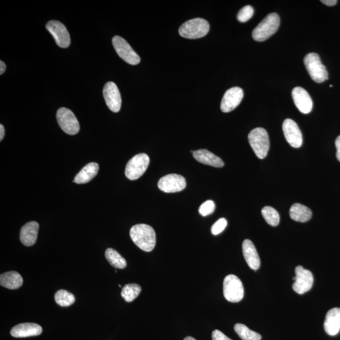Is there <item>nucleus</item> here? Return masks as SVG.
<instances>
[{
	"instance_id": "2",
	"label": "nucleus",
	"mask_w": 340,
	"mask_h": 340,
	"mask_svg": "<svg viewBox=\"0 0 340 340\" xmlns=\"http://www.w3.org/2000/svg\"><path fill=\"white\" fill-rule=\"evenodd\" d=\"M281 19L276 13H271L255 27L252 36L256 41H265L278 30Z\"/></svg>"
},
{
	"instance_id": "24",
	"label": "nucleus",
	"mask_w": 340,
	"mask_h": 340,
	"mask_svg": "<svg viewBox=\"0 0 340 340\" xmlns=\"http://www.w3.org/2000/svg\"><path fill=\"white\" fill-rule=\"evenodd\" d=\"M290 217L293 221L306 222L312 217V211L307 207L303 204L296 203L293 204L290 209Z\"/></svg>"
},
{
	"instance_id": "20",
	"label": "nucleus",
	"mask_w": 340,
	"mask_h": 340,
	"mask_svg": "<svg viewBox=\"0 0 340 340\" xmlns=\"http://www.w3.org/2000/svg\"><path fill=\"white\" fill-rule=\"evenodd\" d=\"M243 253L244 259L252 270H257L260 266V259L257 250L250 239H245L243 243Z\"/></svg>"
},
{
	"instance_id": "22",
	"label": "nucleus",
	"mask_w": 340,
	"mask_h": 340,
	"mask_svg": "<svg viewBox=\"0 0 340 340\" xmlns=\"http://www.w3.org/2000/svg\"><path fill=\"white\" fill-rule=\"evenodd\" d=\"M23 282L22 277L17 271H7L0 276V285L7 289H19L22 285Z\"/></svg>"
},
{
	"instance_id": "27",
	"label": "nucleus",
	"mask_w": 340,
	"mask_h": 340,
	"mask_svg": "<svg viewBox=\"0 0 340 340\" xmlns=\"http://www.w3.org/2000/svg\"><path fill=\"white\" fill-rule=\"evenodd\" d=\"M141 292L140 285L135 284H127L122 288L121 296L127 303H130L137 298Z\"/></svg>"
},
{
	"instance_id": "7",
	"label": "nucleus",
	"mask_w": 340,
	"mask_h": 340,
	"mask_svg": "<svg viewBox=\"0 0 340 340\" xmlns=\"http://www.w3.org/2000/svg\"><path fill=\"white\" fill-rule=\"evenodd\" d=\"M149 162L150 160L146 154H136L127 163L125 170L126 177L130 180L140 178L148 169Z\"/></svg>"
},
{
	"instance_id": "32",
	"label": "nucleus",
	"mask_w": 340,
	"mask_h": 340,
	"mask_svg": "<svg viewBox=\"0 0 340 340\" xmlns=\"http://www.w3.org/2000/svg\"><path fill=\"white\" fill-rule=\"evenodd\" d=\"M228 224L227 220L225 218H221L217 222H215L211 228L212 234L214 235H217L221 233L226 228Z\"/></svg>"
},
{
	"instance_id": "5",
	"label": "nucleus",
	"mask_w": 340,
	"mask_h": 340,
	"mask_svg": "<svg viewBox=\"0 0 340 340\" xmlns=\"http://www.w3.org/2000/svg\"><path fill=\"white\" fill-rule=\"evenodd\" d=\"M304 62L310 77L315 82L321 83L328 80V73L318 54L311 53L307 54L304 59Z\"/></svg>"
},
{
	"instance_id": "30",
	"label": "nucleus",
	"mask_w": 340,
	"mask_h": 340,
	"mask_svg": "<svg viewBox=\"0 0 340 340\" xmlns=\"http://www.w3.org/2000/svg\"><path fill=\"white\" fill-rule=\"evenodd\" d=\"M254 13V8L250 5H246L239 11L237 15L238 20L241 23L246 22L252 18Z\"/></svg>"
},
{
	"instance_id": "28",
	"label": "nucleus",
	"mask_w": 340,
	"mask_h": 340,
	"mask_svg": "<svg viewBox=\"0 0 340 340\" xmlns=\"http://www.w3.org/2000/svg\"><path fill=\"white\" fill-rule=\"evenodd\" d=\"M56 303L62 307H68L75 303V296L65 290H59L54 296Z\"/></svg>"
},
{
	"instance_id": "6",
	"label": "nucleus",
	"mask_w": 340,
	"mask_h": 340,
	"mask_svg": "<svg viewBox=\"0 0 340 340\" xmlns=\"http://www.w3.org/2000/svg\"><path fill=\"white\" fill-rule=\"evenodd\" d=\"M223 293L227 301L231 303H238L244 297L243 283L235 275H229L225 277L223 282Z\"/></svg>"
},
{
	"instance_id": "15",
	"label": "nucleus",
	"mask_w": 340,
	"mask_h": 340,
	"mask_svg": "<svg viewBox=\"0 0 340 340\" xmlns=\"http://www.w3.org/2000/svg\"><path fill=\"white\" fill-rule=\"evenodd\" d=\"M244 96L243 90L239 87H233L226 92L223 97L221 109L224 113L235 110L243 100Z\"/></svg>"
},
{
	"instance_id": "1",
	"label": "nucleus",
	"mask_w": 340,
	"mask_h": 340,
	"mask_svg": "<svg viewBox=\"0 0 340 340\" xmlns=\"http://www.w3.org/2000/svg\"><path fill=\"white\" fill-rule=\"evenodd\" d=\"M130 236L135 245L146 252H151L156 246V233L150 225L136 224L130 230Z\"/></svg>"
},
{
	"instance_id": "34",
	"label": "nucleus",
	"mask_w": 340,
	"mask_h": 340,
	"mask_svg": "<svg viewBox=\"0 0 340 340\" xmlns=\"http://www.w3.org/2000/svg\"><path fill=\"white\" fill-rule=\"evenodd\" d=\"M335 146L336 148V158L340 162V135L336 138Z\"/></svg>"
},
{
	"instance_id": "10",
	"label": "nucleus",
	"mask_w": 340,
	"mask_h": 340,
	"mask_svg": "<svg viewBox=\"0 0 340 340\" xmlns=\"http://www.w3.org/2000/svg\"><path fill=\"white\" fill-rule=\"evenodd\" d=\"M293 280L294 281L292 285L293 290L299 294L308 292L313 285L314 278L311 272L302 266H296V277Z\"/></svg>"
},
{
	"instance_id": "18",
	"label": "nucleus",
	"mask_w": 340,
	"mask_h": 340,
	"mask_svg": "<svg viewBox=\"0 0 340 340\" xmlns=\"http://www.w3.org/2000/svg\"><path fill=\"white\" fill-rule=\"evenodd\" d=\"M39 225L37 222H27L20 230V239L21 243L26 246H32L36 243Z\"/></svg>"
},
{
	"instance_id": "13",
	"label": "nucleus",
	"mask_w": 340,
	"mask_h": 340,
	"mask_svg": "<svg viewBox=\"0 0 340 340\" xmlns=\"http://www.w3.org/2000/svg\"><path fill=\"white\" fill-rule=\"evenodd\" d=\"M103 95L108 108L114 113L119 112L121 108L122 99L116 83L111 81L106 83L103 89Z\"/></svg>"
},
{
	"instance_id": "31",
	"label": "nucleus",
	"mask_w": 340,
	"mask_h": 340,
	"mask_svg": "<svg viewBox=\"0 0 340 340\" xmlns=\"http://www.w3.org/2000/svg\"><path fill=\"white\" fill-rule=\"evenodd\" d=\"M216 209V205L214 201L211 200H207L206 202H203L199 208V213L202 216H209L213 214Z\"/></svg>"
},
{
	"instance_id": "29",
	"label": "nucleus",
	"mask_w": 340,
	"mask_h": 340,
	"mask_svg": "<svg viewBox=\"0 0 340 340\" xmlns=\"http://www.w3.org/2000/svg\"><path fill=\"white\" fill-rule=\"evenodd\" d=\"M263 218L271 226H277L280 222V216L278 212L270 206H266L262 210Z\"/></svg>"
},
{
	"instance_id": "25",
	"label": "nucleus",
	"mask_w": 340,
	"mask_h": 340,
	"mask_svg": "<svg viewBox=\"0 0 340 340\" xmlns=\"http://www.w3.org/2000/svg\"><path fill=\"white\" fill-rule=\"evenodd\" d=\"M105 256L106 259L114 267L119 269H123L126 267L127 262L126 260L116 250L113 248H108L105 251Z\"/></svg>"
},
{
	"instance_id": "26",
	"label": "nucleus",
	"mask_w": 340,
	"mask_h": 340,
	"mask_svg": "<svg viewBox=\"0 0 340 340\" xmlns=\"http://www.w3.org/2000/svg\"><path fill=\"white\" fill-rule=\"evenodd\" d=\"M235 330L238 336L243 340H261L262 336L260 334L250 330L243 324L238 323L235 326Z\"/></svg>"
},
{
	"instance_id": "12",
	"label": "nucleus",
	"mask_w": 340,
	"mask_h": 340,
	"mask_svg": "<svg viewBox=\"0 0 340 340\" xmlns=\"http://www.w3.org/2000/svg\"><path fill=\"white\" fill-rule=\"evenodd\" d=\"M186 179L177 174H169L160 179L157 187L165 193H175L186 189Z\"/></svg>"
},
{
	"instance_id": "11",
	"label": "nucleus",
	"mask_w": 340,
	"mask_h": 340,
	"mask_svg": "<svg viewBox=\"0 0 340 340\" xmlns=\"http://www.w3.org/2000/svg\"><path fill=\"white\" fill-rule=\"evenodd\" d=\"M46 29L53 35L56 44L61 48L69 47L71 39L69 32L63 24L57 20H51L46 24Z\"/></svg>"
},
{
	"instance_id": "3",
	"label": "nucleus",
	"mask_w": 340,
	"mask_h": 340,
	"mask_svg": "<svg viewBox=\"0 0 340 340\" xmlns=\"http://www.w3.org/2000/svg\"><path fill=\"white\" fill-rule=\"evenodd\" d=\"M210 30L208 21L200 18L192 19L182 24L179 29V34L186 39H196L202 38Z\"/></svg>"
},
{
	"instance_id": "17",
	"label": "nucleus",
	"mask_w": 340,
	"mask_h": 340,
	"mask_svg": "<svg viewBox=\"0 0 340 340\" xmlns=\"http://www.w3.org/2000/svg\"><path fill=\"white\" fill-rule=\"evenodd\" d=\"M42 328L37 324L26 323L19 324L11 330L10 334L15 338H26V337L40 335Z\"/></svg>"
},
{
	"instance_id": "9",
	"label": "nucleus",
	"mask_w": 340,
	"mask_h": 340,
	"mask_svg": "<svg viewBox=\"0 0 340 340\" xmlns=\"http://www.w3.org/2000/svg\"><path fill=\"white\" fill-rule=\"evenodd\" d=\"M114 49L120 58L123 59L127 63L137 65L141 62L140 57L133 50L126 40L120 36H115L112 39Z\"/></svg>"
},
{
	"instance_id": "36",
	"label": "nucleus",
	"mask_w": 340,
	"mask_h": 340,
	"mask_svg": "<svg viewBox=\"0 0 340 340\" xmlns=\"http://www.w3.org/2000/svg\"><path fill=\"white\" fill-rule=\"evenodd\" d=\"M7 66L4 62L0 61V75H2L6 71Z\"/></svg>"
},
{
	"instance_id": "35",
	"label": "nucleus",
	"mask_w": 340,
	"mask_h": 340,
	"mask_svg": "<svg viewBox=\"0 0 340 340\" xmlns=\"http://www.w3.org/2000/svg\"><path fill=\"white\" fill-rule=\"evenodd\" d=\"M321 2L329 7L334 6L337 4L336 0H322Z\"/></svg>"
},
{
	"instance_id": "8",
	"label": "nucleus",
	"mask_w": 340,
	"mask_h": 340,
	"mask_svg": "<svg viewBox=\"0 0 340 340\" xmlns=\"http://www.w3.org/2000/svg\"><path fill=\"white\" fill-rule=\"evenodd\" d=\"M57 121L61 129L69 135H75L80 131V124L73 111L62 107L57 111Z\"/></svg>"
},
{
	"instance_id": "21",
	"label": "nucleus",
	"mask_w": 340,
	"mask_h": 340,
	"mask_svg": "<svg viewBox=\"0 0 340 340\" xmlns=\"http://www.w3.org/2000/svg\"><path fill=\"white\" fill-rule=\"evenodd\" d=\"M193 156L197 162L204 165L216 168H222L224 166V163L219 157L207 149L195 151Z\"/></svg>"
},
{
	"instance_id": "33",
	"label": "nucleus",
	"mask_w": 340,
	"mask_h": 340,
	"mask_svg": "<svg viewBox=\"0 0 340 340\" xmlns=\"http://www.w3.org/2000/svg\"><path fill=\"white\" fill-rule=\"evenodd\" d=\"M213 340H232L219 330H214L212 334Z\"/></svg>"
},
{
	"instance_id": "4",
	"label": "nucleus",
	"mask_w": 340,
	"mask_h": 340,
	"mask_svg": "<svg viewBox=\"0 0 340 340\" xmlns=\"http://www.w3.org/2000/svg\"><path fill=\"white\" fill-rule=\"evenodd\" d=\"M250 146L258 158L262 160L267 156L270 148V141L267 132L262 127L253 129L248 134Z\"/></svg>"
},
{
	"instance_id": "37",
	"label": "nucleus",
	"mask_w": 340,
	"mask_h": 340,
	"mask_svg": "<svg viewBox=\"0 0 340 340\" xmlns=\"http://www.w3.org/2000/svg\"><path fill=\"white\" fill-rule=\"evenodd\" d=\"M5 134V127L2 124L0 125V141H2Z\"/></svg>"
},
{
	"instance_id": "14",
	"label": "nucleus",
	"mask_w": 340,
	"mask_h": 340,
	"mask_svg": "<svg viewBox=\"0 0 340 340\" xmlns=\"http://www.w3.org/2000/svg\"><path fill=\"white\" fill-rule=\"evenodd\" d=\"M283 132L289 145L294 148H299L303 145V135L298 125L293 120L285 119L283 123Z\"/></svg>"
},
{
	"instance_id": "38",
	"label": "nucleus",
	"mask_w": 340,
	"mask_h": 340,
	"mask_svg": "<svg viewBox=\"0 0 340 340\" xmlns=\"http://www.w3.org/2000/svg\"><path fill=\"white\" fill-rule=\"evenodd\" d=\"M184 340H196V339L194 338H192V337L188 336L186 337V338H185Z\"/></svg>"
},
{
	"instance_id": "19",
	"label": "nucleus",
	"mask_w": 340,
	"mask_h": 340,
	"mask_svg": "<svg viewBox=\"0 0 340 340\" xmlns=\"http://www.w3.org/2000/svg\"><path fill=\"white\" fill-rule=\"evenodd\" d=\"M324 328L330 336H335L340 331V308L334 307L326 314Z\"/></svg>"
},
{
	"instance_id": "23",
	"label": "nucleus",
	"mask_w": 340,
	"mask_h": 340,
	"mask_svg": "<svg viewBox=\"0 0 340 340\" xmlns=\"http://www.w3.org/2000/svg\"><path fill=\"white\" fill-rule=\"evenodd\" d=\"M99 170V166L97 163H88L76 175L74 179L75 183L78 184L88 183L97 176Z\"/></svg>"
},
{
	"instance_id": "16",
	"label": "nucleus",
	"mask_w": 340,
	"mask_h": 340,
	"mask_svg": "<svg viewBox=\"0 0 340 340\" xmlns=\"http://www.w3.org/2000/svg\"><path fill=\"white\" fill-rule=\"evenodd\" d=\"M292 96L296 107L301 113L307 114L311 112L313 103L306 89L301 87H296L292 92Z\"/></svg>"
}]
</instances>
